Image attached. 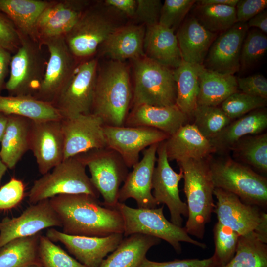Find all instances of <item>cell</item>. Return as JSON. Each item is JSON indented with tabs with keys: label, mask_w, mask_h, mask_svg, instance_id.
Returning a JSON list of instances; mask_svg holds the SVG:
<instances>
[{
	"label": "cell",
	"mask_w": 267,
	"mask_h": 267,
	"mask_svg": "<svg viewBox=\"0 0 267 267\" xmlns=\"http://www.w3.org/2000/svg\"><path fill=\"white\" fill-rule=\"evenodd\" d=\"M145 33L142 26L129 25L116 28L101 44L103 53L119 62L143 57Z\"/></svg>",
	"instance_id": "cell-28"
},
{
	"label": "cell",
	"mask_w": 267,
	"mask_h": 267,
	"mask_svg": "<svg viewBox=\"0 0 267 267\" xmlns=\"http://www.w3.org/2000/svg\"><path fill=\"white\" fill-rule=\"evenodd\" d=\"M116 28L96 6L89 4L64 37L70 51L80 62L90 59Z\"/></svg>",
	"instance_id": "cell-12"
},
{
	"label": "cell",
	"mask_w": 267,
	"mask_h": 267,
	"mask_svg": "<svg viewBox=\"0 0 267 267\" xmlns=\"http://www.w3.org/2000/svg\"><path fill=\"white\" fill-rule=\"evenodd\" d=\"M211 157L208 163L215 188L231 192L245 203L267 207L266 177L229 156Z\"/></svg>",
	"instance_id": "cell-4"
},
{
	"label": "cell",
	"mask_w": 267,
	"mask_h": 267,
	"mask_svg": "<svg viewBox=\"0 0 267 267\" xmlns=\"http://www.w3.org/2000/svg\"><path fill=\"white\" fill-rule=\"evenodd\" d=\"M97 67L95 58L79 63L71 78L52 103L63 118L91 113Z\"/></svg>",
	"instance_id": "cell-11"
},
{
	"label": "cell",
	"mask_w": 267,
	"mask_h": 267,
	"mask_svg": "<svg viewBox=\"0 0 267 267\" xmlns=\"http://www.w3.org/2000/svg\"><path fill=\"white\" fill-rule=\"evenodd\" d=\"M193 16L206 29L217 34L237 23L235 7L227 5L198 4L194 8Z\"/></svg>",
	"instance_id": "cell-37"
},
{
	"label": "cell",
	"mask_w": 267,
	"mask_h": 267,
	"mask_svg": "<svg viewBox=\"0 0 267 267\" xmlns=\"http://www.w3.org/2000/svg\"><path fill=\"white\" fill-rule=\"evenodd\" d=\"M138 267H217L213 257L208 259L174 260L171 261L157 262L146 257Z\"/></svg>",
	"instance_id": "cell-49"
},
{
	"label": "cell",
	"mask_w": 267,
	"mask_h": 267,
	"mask_svg": "<svg viewBox=\"0 0 267 267\" xmlns=\"http://www.w3.org/2000/svg\"><path fill=\"white\" fill-rule=\"evenodd\" d=\"M267 99L237 91L228 96L221 105V109L232 120L257 109L265 107Z\"/></svg>",
	"instance_id": "cell-43"
},
{
	"label": "cell",
	"mask_w": 267,
	"mask_h": 267,
	"mask_svg": "<svg viewBox=\"0 0 267 267\" xmlns=\"http://www.w3.org/2000/svg\"><path fill=\"white\" fill-rule=\"evenodd\" d=\"M160 241L158 238L141 234L126 237L98 267H138L148 251Z\"/></svg>",
	"instance_id": "cell-31"
},
{
	"label": "cell",
	"mask_w": 267,
	"mask_h": 267,
	"mask_svg": "<svg viewBox=\"0 0 267 267\" xmlns=\"http://www.w3.org/2000/svg\"><path fill=\"white\" fill-rule=\"evenodd\" d=\"M25 187L22 180L11 178L0 189V210L10 209L17 205L24 196Z\"/></svg>",
	"instance_id": "cell-45"
},
{
	"label": "cell",
	"mask_w": 267,
	"mask_h": 267,
	"mask_svg": "<svg viewBox=\"0 0 267 267\" xmlns=\"http://www.w3.org/2000/svg\"><path fill=\"white\" fill-rule=\"evenodd\" d=\"M90 2L85 0H50L36 25V39L44 41L64 36L76 24Z\"/></svg>",
	"instance_id": "cell-20"
},
{
	"label": "cell",
	"mask_w": 267,
	"mask_h": 267,
	"mask_svg": "<svg viewBox=\"0 0 267 267\" xmlns=\"http://www.w3.org/2000/svg\"><path fill=\"white\" fill-rule=\"evenodd\" d=\"M222 267H267V245L255 236H240L235 255Z\"/></svg>",
	"instance_id": "cell-38"
},
{
	"label": "cell",
	"mask_w": 267,
	"mask_h": 267,
	"mask_svg": "<svg viewBox=\"0 0 267 267\" xmlns=\"http://www.w3.org/2000/svg\"><path fill=\"white\" fill-rule=\"evenodd\" d=\"M198 79V105L218 106L238 91L237 78L234 75L220 73L201 65Z\"/></svg>",
	"instance_id": "cell-29"
},
{
	"label": "cell",
	"mask_w": 267,
	"mask_h": 267,
	"mask_svg": "<svg viewBox=\"0 0 267 267\" xmlns=\"http://www.w3.org/2000/svg\"><path fill=\"white\" fill-rule=\"evenodd\" d=\"M39 257L43 267H87L70 256L46 236L41 235Z\"/></svg>",
	"instance_id": "cell-41"
},
{
	"label": "cell",
	"mask_w": 267,
	"mask_h": 267,
	"mask_svg": "<svg viewBox=\"0 0 267 267\" xmlns=\"http://www.w3.org/2000/svg\"><path fill=\"white\" fill-rule=\"evenodd\" d=\"M26 267H43L40 264H33V265L28 266Z\"/></svg>",
	"instance_id": "cell-57"
},
{
	"label": "cell",
	"mask_w": 267,
	"mask_h": 267,
	"mask_svg": "<svg viewBox=\"0 0 267 267\" xmlns=\"http://www.w3.org/2000/svg\"><path fill=\"white\" fill-rule=\"evenodd\" d=\"M75 156L88 168L91 181L103 198L102 204L115 209L120 185L128 174V168L120 155L106 147Z\"/></svg>",
	"instance_id": "cell-9"
},
{
	"label": "cell",
	"mask_w": 267,
	"mask_h": 267,
	"mask_svg": "<svg viewBox=\"0 0 267 267\" xmlns=\"http://www.w3.org/2000/svg\"><path fill=\"white\" fill-rule=\"evenodd\" d=\"M196 1L165 0L162 5L158 24L175 30Z\"/></svg>",
	"instance_id": "cell-44"
},
{
	"label": "cell",
	"mask_w": 267,
	"mask_h": 267,
	"mask_svg": "<svg viewBox=\"0 0 267 267\" xmlns=\"http://www.w3.org/2000/svg\"><path fill=\"white\" fill-rule=\"evenodd\" d=\"M134 61L132 107L140 105H175L177 88L173 70L145 56Z\"/></svg>",
	"instance_id": "cell-7"
},
{
	"label": "cell",
	"mask_w": 267,
	"mask_h": 267,
	"mask_svg": "<svg viewBox=\"0 0 267 267\" xmlns=\"http://www.w3.org/2000/svg\"><path fill=\"white\" fill-rule=\"evenodd\" d=\"M143 48L146 57L169 68L183 61L174 30L159 24L147 27Z\"/></svg>",
	"instance_id": "cell-26"
},
{
	"label": "cell",
	"mask_w": 267,
	"mask_h": 267,
	"mask_svg": "<svg viewBox=\"0 0 267 267\" xmlns=\"http://www.w3.org/2000/svg\"><path fill=\"white\" fill-rule=\"evenodd\" d=\"M76 156L63 160L51 171L35 180L28 193L31 204L62 194H87L99 198L100 194Z\"/></svg>",
	"instance_id": "cell-6"
},
{
	"label": "cell",
	"mask_w": 267,
	"mask_h": 267,
	"mask_svg": "<svg viewBox=\"0 0 267 267\" xmlns=\"http://www.w3.org/2000/svg\"><path fill=\"white\" fill-rule=\"evenodd\" d=\"M267 6V0H239L235 7L237 23H247Z\"/></svg>",
	"instance_id": "cell-50"
},
{
	"label": "cell",
	"mask_w": 267,
	"mask_h": 267,
	"mask_svg": "<svg viewBox=\"0 0 267 267\" xmlns=\"http://www.w3.org/2000/svg\"><path fill=\"white\" fill-rule=\"evenodd\" d=\"M192 118L193 123L199 131L207 139L210 140L232 120L218 106L198 105Z\"/></svg>",
	"instance_id": "cell-39"
},
{
	"label": "cell",
	"mask_w": 267,
	"mask_h": 267,
	"mask_svg": "<svg viewBox=\"0 0 267 267\" xmlns=\"http://www.w3.org/2000/svg\"><path fill=\"white\" fill-rule=\"evenodd\" d=\"M8 115L0 112V142L2 138L8 121Z\"/></svg>",
	"instance_id": "cell-55"
},
{
	"label": "cell",
	"mask_w": 267,
	"mask_h": 267,
	"mask_svg": "<svg viewBox=\"0 0 267 267\" xmlns=\"http://www.w3.org/2000/svg\"><path fill=\"white\" fill-rule=\"evenodd\" d=\"M65 234L105 237L124 233L122 216L116 209L103 207L102 203L87 194H62L49 199Z\"/></svg>",
	"instance_id": "cell-1"
},
{
	"label": "cell",
	"mask_w": 267,
	"mask_h": 267,
	"mask_svg": "<svg viewBox=\"0 0 267 267\" xmlns=\"http://www.w3.org/2000/svg\"><path fill=\"white\" fill-rule=\"evenodd\" d=\"M239 0H201L196 2L200 5H221L236 7Z\"/></svg>",
	"instance_id": "cell-54"
},
{
	"label": "cell",
	"mask_w": 267,
	"mask_h": 267,
	"mask_svg": "<svg viewBox=\"0 0 267 267\" xmlns=\"http://www.w3.org/2000/svg\"><path fill=\"white\" fill-rule=\"evenodd\" d=\"M231 151L235 160L260 173L267 172V133L245 136L239 139Z\"/></svg>",
	"instance_id": "cell-36"
},
{
	"label": "cell",
	"mask_w": 267,
	"mask_h": 267,
	"mask_svg": "<svg viewBox=\"0 0 267 267\" xmlns=\"http://www.w3.org/2000/svg\"><path fill=\"white\" fill-rule=\"evenodd\" d=\"M0 112L27 118L32 121L61 120L62 116L51 103L30 96L0 94Z\"/></svg>",
	"instance_id": "cell-33"
},
{
	"label": "cell",
	"mask_w": 267,
	"mask_h": 267,
	"mask_svg": "<svg viewBox=\"0 0 267 267\" xmlns=\"http://www.w3.org/2000/svg\"><path fill=\"white\" fill-rule=\"evenodd\" d=\"M61 223L49 199L31 204L20 216L0 221V248L16 238L32 236Z\"/></svg>",
	"instance_id": "cell-18"
},
{
	"label": "cell",
	"mask_w": 267,
	"mask_h": 267,
	"mask_svg": "<svg viewBox=\"0 0 267 267\" xmlns=\"http://www.w3.org/2000/svg\"><path fill=\"white\" fill-rule=\"evenodd\" d=\"M49 0H0V11L9 18L19 33L37 41L36 23Z\"/></svg>",
	"instance_id": "cell-32"
},
{
	"label": "cell",
	"mask_w": 267,
	"mask_h": 267,
	"mask_svg": "<svg viewBox=\"0 0 267 267\" xmlns=\"http://www.w3.org/2000/svg\"><path fill=\"white\" fill-rule=\"evenodd\" d=\"M20 45L12 56L5 89L9 95L34 97L44 77L45 63L42 45L19 33Z\"/></svg>",
	"instance_id": "cell-8"
},
{
	"label": "cell",
	"mask_w": 267,
	"mask_h": 267,
	"mask_svg": "<svg viewBox=\"0 0 267 267\" xmlns=\"http://www.w3.org/2000/svg\"><path fill=\"white\" fill-rule=\"evenodd\" d=\"M189 118L175 105L155 106L140 105L132 107L124 126L144 127L161 131L169 136L188 123Z\"/></svg>",
	"instance_id": "cell-24"
},
{
	"label": "cell",
	"mask_w": 267,
	"mask_h": 267,
	"mask_svg": "<svg viewBox=\"0 0 267 267\" xmlns=\"http://www.w3.org/2000/svg\"><path fill=\"white\" fill-rule=\"evenodd\" d=\"M42 44L47 46L49 55L44 77L34 97L52 104L79 62L70 51L64 36L47 39Z\"/></svg>",
	"instance_id": "cell-13"
},
{
	"label": "cell",
	"mask_w": 267,
	"mask_h": 267,
	"mask_svg": "<svg viewBox=\"0 0 267 267\" xmlns=\"http://www.w3.org/2000/svg\"><path fill=\"white\" fill-rule=\"evenodd\" d=\"M208 159H189L178 163L183 173L184 191L188 211L184 228L189 235L200 239L204 237L206 225L210 222L215 207V186Z\"/></svg>",
	"instance_id": "cell-3"
},
{
	"label": "cell",
	"mask_w": 267,
	"mask_h": 267,
	"mask_svg": "<svg viewBox=\"0 0 267 267\" xmlns=\"http://www.w3.org/2000/svg\"><path fill=\"white\" fill-rule=\"evenodd\" d=\"M201 65L182 61L173 70L177 88L176 105L190 119L197 108L199 71Z\"/></svg>",
	"instance_id": "cell-34"
},
{
	"label": "cell",
	"mask_w": 267,
	"mask_h": 267,
	"mask_svg": "<svg viewBox=\"0 0 267 267\" xmlns=\"http://www.w3.org/2000/svg\"><path fill=\"white\" fill-rule=\"evenodd\" d=\"M214 212L218 222L239 236H255L267 243V214L261 208L245 203L235 194L215 188Z\"/></svg>",
	"instance_id": "cell-10"
},
{
	"label": "cell",
	"mask_w": 267,
	"mask_h": 267,
	"mask_svg": "<svg viewBox=\"0 0 267 267\" xmlns=\"http://www.w3.org/2000/svg\"><path fill=\"white\" fill-rule=\"evenodd\" d=\"M64 136L63 160L94 149L106 147L102 119L92 113L61 120Z\"/></svg>",
	"instance_id": "cell-15"
},
{
	"label": "cell",
	"mask_w": 267,
	"mask_h": 267,
	"mask_svg": "<svg viewBox=\"0 0 267 267\" xmlns=\"http://www.w3.org/2000/svg\"><path fill=\"white\" fill-rule=\"evenodd\" d=\"M105 3L129 16H135L136 0H106Z\"/></svg>",
	"instance_id": "cell-52"
},
{
	"label": "cell",
	"mask_w": 267,
	"mask_h": 267,
	"mask_svg": "<svg viewBox=\"0 0 267 267\" xmlns=\"http://www.w3.org/2000/svg\"><path fill=\"white\" fill-rule=\"evenodd\" d=\"M31 121L22 116L8 115L7 126L0 142V158L7 168H14L29 149Z\"/></svg>",
	"instance_id": "cell-30"
},
{
	"label": "cell",
	"mask_w": 267,
	"mask_h": 267,
	"mask_svg": "<svg viewBox=\"0 0 267 267\" xmlns=\"http://www.w3.org/2000/svg\"><path fill=\"white\" fill-rule=\"evenodd\" d=\"M249 29L246 23H236L221 33L211 45L203 65L222 74L238 72L242 45Z\"/></svg>",
	"instance_id": "cell-22"
},
{
	"label": "cell",
	"mask_w": 267,
	"mask_h": 267,
	"mask_svg": "<svg viewBox=\"0 0 267 267\" xmlns=\"http://www.w3.org/2000/svg\"><path fill=\"white\" fill-rule=\"evenodd\" d=\"M133 97L128 70L122 62L114 61L97 74L91 113L104 125L123 126Z\"/></svg>",
	"instance_id": "cell-2"
},
{
	"label": "cell",
	"mask_w": 267,
	"mask_h": 267,
	"mask_svg": "<svg viewBox=\"0 0 267 267\" xmlns=\"http://www.w3.org/2000/svg\"><path fill=\"white\" fill-rule=\"evenodd\" d=\"M157 155V166L154 168L152 177V195L158 205H166L170 214V222L182 227L183 217H188V215L187 204L181 200L178 189L183 173L181 170L177 173L170 166L164 141L159 143Z\"/></svg>",
	"instance_id": "cell-14"
},
{
	"label": "cell",
	"mask_w": 267,
	"mask_h": 267,
	"mask_svg": "<svg viewBox=\"0 0 267 267\" xmlns=\"http://www.w3.org/2000/svg\"><path fill=\"white\" fill-rule=\"evenodd\" d=\"M267 127V111L265 107L254 110L231 121L210 140L215 153L226 155L241 138L262 133Z\"/></svg>",
	"instance_id": "cell-25"
},
{
	"label": "cell",
	"mask_w": 267,
	"mask_h": 267,
	"mask_svg": "<svg viewBox=\"0 0 267 267\" xmlns=\"http://www.w3.org/2000/svg\"><path fill=\"white\" fill-rule=\"evenodd\" d=\"M267 50V36L257 29L248 31L240 56V69L245 70L260 61Z\"/></svg>",
	"instance_id": "cell-42"
},
{
	"label": "cell",
	"mask_w": 267,
	"mask_h": 267,
	"mask_svg": "<svg viewBox=\"0 0 267 267\" xmlns=\"http://www.w3.org/2000/svg\"><path fill=\"white\" fill-rule=\"evenodd\" d=\"M164 144L169 161L175 160L177 163L189 159H207L215 153L210 140L193 124L180 127Z\"/></svg>",
	"instance_id": "cell-23"
},
{
	"label": "cell",
	"mask_w": 267,
	"mask_h": 267,
	"mask_svg": "<svg viewBox=\"0 0 267 267\" xmlns=\"http://www.w3.org/2000/svg\"><path fill=\"white\" fill-rule=\"evenodd\" d=\"M239 235L217 222L213 227L215 252L212 256L217 267L226 265L235 255Z\"/></svg>",
	"instance_id": "cell-40"
},
{
	"label": "cell",
	"mask_w": 267,
	"mask_h": 267,
	"mask_svg": "<svg viewBox=\"0 0 267 267\" xmlns=\"http://www.w3.org/2000/svg\"><path fill=\"white\" fill-rule=\"evenodd\" d=\"M0 45L11 54H14L20 45L19 32L9 18L0 11Z\"/></svg>",
	"instance_id": "cell-46"
},
{
	"label": "cell",
	"mask_w": 267,
	"mask_h": 267,
	"mask_svg": "<svg viewBox=\"0 0 267 267\" xmlns=\"http://www.w3.org/2000/svg\"><path fill=\"white\" fill-rule=\"evenodd\" d=\"M238 87L245 94L267 99V79L262 74L237 78Z\"/></svg>",
	"instance_id": "cell-48"
},
{
	"label": "cell",
	"mask_w": 267,
	"mask_h": 267,
	"mask_svg": "<svg viewBox=\"0 0 267 267\" xmlns=\"http://www.w3.org/2000/svg\"><path fill=\"white\" fill-rule=\"evenodd\" d=\"M41 232L16 238L0 248V267H26L41 265L38 248Z\"/></svg>",
	"instance_id": "cell-35"
},
{
	"label": "cell",
	"mask_w": 267,
	"mask_h": 267,
	"mask_svg": "<svg viewBox=\"0 0 267 267\" xmlns=\"http://www.w3.org/2000/svg\"><path fill=\"white\" fill-rule=\"evenodd\" d=\"M103 131L107 147L117 152L128 168L139 161L140 152L169 137L161 131L144 127L104 125Z\"/></svg>",
	"instance_id": "cell-16"
},
{
	"label": "cell",
	"mask_w": 267,
	"mask_h": 267,
	"mask_svg": "<svg viewBox=\"0 0 267 267\" xmlns=\"http://www.w3.org/2000/svg\"><path fill=\"white\" fill-rule=\"evenodd\" d=\"M12 54L0 45V94L5 89V79L9 72Z\"/></svg>",
	"instance_id": "cell-51"
},
{
	"label": "cell",
	"mask_w": 267,
	"mask_h": 267,
	"mask_svg": "<svg viewBox=\"0 0 267 267\" xmlns=\"http://www.w3.org/2000/svg\"><path fill=\"white\" fill-rule=\"evenodd\" d=\"M46 236L53 242L63 244L77 261L87 267H98L124 239L123 233L89 237L66 234L53 228L48 229Z\"/></svg>",
	"instance_id": "cell-19"
},
{
	"label": "cell",
	"mask_w": 267,
	"mask_h": 267,
	"mask_svg": "<svg viewBox=\"0 0 267 267\" xmlns=\"http://www.w3.org/2000/svg\"><path fill=\"white\" fill-rule=\"evenodd\" d=\"M163 207L134 208L118 202L115 209L123 218L124 236L141 234L155 237L167 242L178 253L181 252V242L203 249L206 248L205 243L191 238L184 227L178 226L167 220L163 214Z\"/></svg>",
	"instance_id": "cell-5"
},
{
	"label": "cell",
	"mask_w": 267,
	"mask_h": 267,
	"mask_svg": "<svg viewBox=\"0 0 267 267\" xmlns=\"http://www.w3.org/2000/svg\"><path fill=\"white\" fill-rule=\"evenodd\" d=\"M61 120L31 121L29 148L43 175L63 160L64 141Z\"/></svg>",
	"instance_id": "cell-17"
},
{
	"label": "cell",
	"mask_w": 267,
	"mask_h": 267,
	"mask_svg": "<svg viewBox=\"0 0 267 267\" xmlns=\"http://www.w3.org/2000/svg\"><path fill=\"white\" fill-rule=\"evenodd\" d=\"M248 28H255L264 33H267V11L266 9L257 14L247 23Z\"/></svg>",
	"instance_id": "cell-53"
},
{
	"label": "cell",
	"mask_w": 267,
	"mask_h": 267,
	"mask_svg": "<svg viewBox=\"0 0 267 267\" xmlns=\"http://www.w3.org/2000/svg\"><path fill=\"white\" fill-rule=\"evenodd\" d=\"M162 3L160 0H137L135 16L147 27L159 23Z\"/></svg>",
	"instance_id": "cell-47"
},
{
	"label": "cell",
	"mask_w": 267,
	"mask_h": 267,
	"mask_svg": "<svg viewBox=\"0 0 267 267\" xmlns=\"http://www.w3.org/2000/svg\"><path fill=\"white\" fill-rule=\"evenodd\" d=\"M7 169L6 166L2 162L0 158V182Z\"/></svg>",
	"instance_id": "cell-56"
},
{
	"label": "cell",
	"mask_w": 267,
	"mask_h": 267,
	"mask_svg": "<svg viewBox=\"0 0 267 267\" xmlns=\"http://www.w3.org/2000/svg\"><path fill=\"white\" fill-rule=\"evenodd\" d=\"M158 144H153L143 151L142 159L128 173L120 188L118 202L134 199L138 208H155L158 206L152 195V177L157 161Z\"/></svg>",
	"instance_id": "cell-21"
},
{
	"label": "cell",
	"mask_w": 267,
	"mask_h": 267,
	"mask_svg": "<svg viewBox=\"0 0 267 267\" xmlns=\"http://www.w3.org/2000/svg\"><path fill=\"white\" fill-rule=\"evenodd\" d=\"M176 36L182 60L195 65H203L218 36L203 27L193 16L184 21Z\"/></svg>",
	"instance_id": "cell-27"
}]
</instances>
